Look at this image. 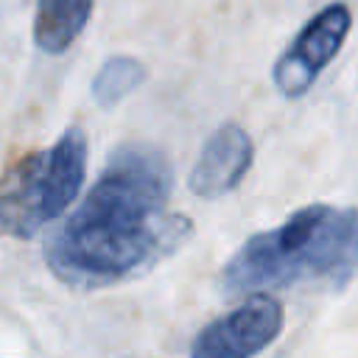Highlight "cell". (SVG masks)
I'll return each instance as SVG.
<instances>
[{
  "mask_svg": "<svg viewBox=\"0 0 358 358\" xmlns=\"http://www.w3.org/2000/svg\"><path fill=\"white\" fill-rule=\"evenodd\" d=\"M171 165L151 145L117 148L76 213L48 243V266L64 282H120L179 246L190 221L168 213Z\"/></svg>",
  "mask_w": 358,
  "mask_h": 358,
  "instance_id": "1",
  "label": "cell"
},
{
  "mask_svg": "<svg viewBox=\"0 0 358 358\" xmlns=\"http://www.w3.org/2000/svg\"><path fill=\"white\" fill-rule=\"evenodd\" d=\"M358 274V210L308 204L243 241L221 271L229 294H263L299 282L341 285Z\"/></svg>",
  "mask_w": 358,
  "mask_h": 358,
  "instance_id": "2",
  "label": "cell"
},
{
  "mask_svg": "<svg viewBox=\"0 0 358 358\" xmlns=\"http://www.w3.org/2000/svg\"><path fill=\"white\" fill-rule=\"evenodd\" d=\"M87 173V134L67 129L53 145L31 151L0 176V232L34 238L78 196Z\"/></svg>",
  "mask_w": 358,
  "mask_h": 358,
  "instance_id": "3",
  "label": "cell"
},
{
  "mask_svg": "<svg viewBox=\"0 0 358 358\" xmlns=\"http://www.w3.org/2000/svg\"><path fill=\"white\" fill-rule=\"evenodd\" d=\"M350 25L352 14L344 3H330L316 17H310L271 67V81L277 92L288 101L305 95L341 50Z\"/></svg>",
  "mask_w": 358,
  "mask_h": 358,
  "instance_id": "4",
  "label": "cell"
},
{
  "mask_svg": "<svg viewBox=\"0 0 358 358\" xmlns=\"http://www.w3.org/2000/svg\"><path fill=\"white\" fill-rule=\"evenodd\" d=\"M285 327V308L268 294H252L229 313L201 327L190 358H255Z\"/></svg>",
  "mask_w": 358,
  "mask_h": 358,
  "instance_id": "5",
  "label": "cell"
},
{
  "mask_svg": "<svg viewBox=\"0 0 358 358\" xmlns=\"http://www.w3.org/2000/svg\"><path fill=\"white\" fill-rule=\"evenodd\" d=\"M252 157L255 145L249 131L238 123H224L201 145L187 185L201 199H218L241 185V179L252 168Z\"/></svg>",
  "mask_w": 358,
  "mask_h": 358,
  "instance_id": "6",
  "label": "cell"
},
{
  "mask_svg": "<svg viewBox=\"0 0 358 358\" xmlns=\"http://www.w3.org/2000/svg\"><path fill=\"white\" fill-rule=\"evenodd\" d=\"M95 0H36L34 39L48 53L67 50L84 31Z\"/></svg>",
  "mask_w": 358,
  "mask_h": 358,
  "instance_id": "7",
  "label": "cell"
},
{
  "mask_svg": "<svg viewBox=\"0 0 358 358\" xmlns=\"http://www.w3.org/2000/svg\"><path fill=\"white\" fill-rule=\"evenodd\" d=\"M145 81V67L134 56H112L92 81V98L101 106H115Z\"/></svg>",
  "mask_w": 358,
  "mask_h": 358,
  "instance_id": "8",
  "label": "cell"
}]
</instances>
